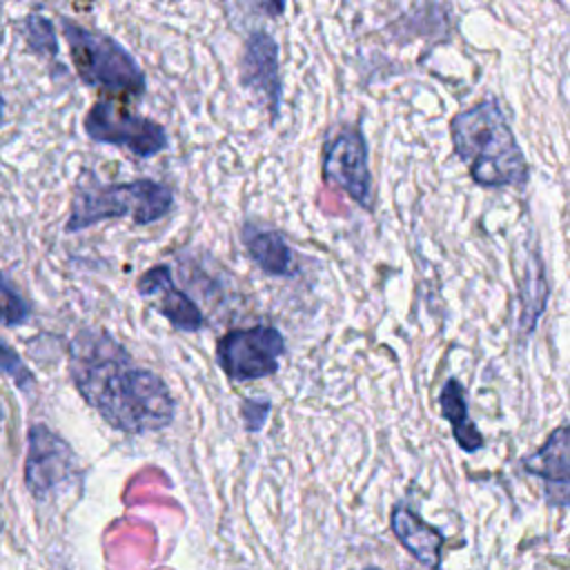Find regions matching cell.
I'll return each instance as SVG.
<instances>
[{
  "label": "cell",
  "mask_w": 570,
  "mask_h": 570,
  "mask_svg": "<svg viewBox=\"0 0 570 570\" xmlns=\"http://www.w3.org/2000/svg\"><path fill=\"white\" fill-rule=\"evenodd\" d=\"M283 334L272 325L229 330L216 343V363L232 381H254L278 372Z\"/></svg>",
  "instance_id": "obj_6"
},
{
  "label": "cell",
  "mask_w": 570,
  "mask_h": 570,
  "mask_svg": "<svg viewBox=\"0 0 570 570\" xmlns=\"http://www.w3.org/2000/svg\"><path fill=\"white\" fill-rule=\"evenodd\" d=\"M78 474V456L71 445L45 423H33L27 434L24 485L36 501L71 485Z\"/></svg>",
  "instance_id": "obj_7"
},
{
  "label": "cell",
  "mask_w": 570,
  "mask_h": 570,
  "mask_svg": "<svg viewBox=\"0 0 570 570\" xmlns=\"http://www.w3.org/2000/svg\"><path fill=\"white\" fill-rule=\"evenodd\" d=\"M521 465L543 479L548 505H570V425L554 428L537 452L521 459Z\"/></svg>",
  "instance_id": "obj_9"
},
{
  "label": "cell",
  "mask_w": 570,
  "mask_h": 570,
  "mask_svg": "<svg viewBox=\"0 0 570 570\" xmlns=\"http://www.w3.org/2000/svg\"><path fill=\"white\" fill-rule=\"evenodd\" d=\"M441 416L452 425L454 441L463 452H476L483 448V434L476 430L474 421L468 414L465 390L456 379H448L439 392Z\"/></svg>",
  "instance_id": "obj_14"
},
{
  "label": "cell",
  "mask_w": 570,
  "mask_h": 570,
  "mask_svg": "<svg viewBox=\"0 0 570 570\" xmlns=\"http://www.w3.org/2000/svg\"><path fill=\"white\" fill-rule=\"evenodd\" d=\"M240 82L265 100L272 120H276L281 107L278 45L267 31H254L245 40L240 58Z\"/></svg>",
  "instance_id": "obj_10"
},
{
  "label": "cell",
  "mask_w": 570,
  "mask_h": 570,
  "mask_svg": "<svg viewBox=\"0 0 570 570\" xmlns=\"http://www.w3.org/2000/svg\"><path fill=\"white\" fill-rule=\"evenodd\" d=\"M4 120V100H2V94H0V125Z\"/></svg>",
  "instance_id": "obj_21"
},
{
  "label": "cell",
  "mask_w": 570,
  "mask_h": 570,
  "mask_svg": "<svg viewBox=\"0 0 570 570\" xmlns=\"http://www.w3.org/2000/svg\"><path fill=\"white\" fill-rule=\"evenodd\" d=\"M546 301H548L546 269L539 254L532 252L525 265V278L521 283V318H519L521 334H530L534 330L539 316L546 309Z\"/></svg>",
  "instance_id": "obj_15"
},
{
  "label": "cell",
  "mask_w": 570,
  "mask_h": 570,
  "mask_svg": "<svg viewBox=\"0 0 570 570\" xmlns=\"http://www.w3.org/2000/svg\"><path fill=\"white\" fill-rule=\"evenodd\" d=\"M243 245L249 258L272 276H292L294 274V256L285 238L274 229H261L256 225H245L240 232Z\"/></svg>",
  "instance_id": "obj_13"
},
{
  "label": "cell",
  "mask_w": 570,
  "mask_h": 570,
  "mask_svg": "<svg viewBox=\"0 0 570 570\" xmlns=\"http://www.w3.org/2000/svg\"><path fill=\"white\" fill-rule=\"evenodd\" d=\"M136 289L140 296H158L156 309L171 323V327L180 332H198L205 325L200 307L178 285H174L171 269L167 265H154L147 269L138 278Z\"/></svg>",
  "instance_id": "obj_11"
},
{
  "label": "cell",
  "mask_w": 570,
  "mask_h": 570,
  "mask_svg": "<svg viewBox=\"0 0 570 570\" xmlns=\"http://www.w3.org/2000/svg\"><path fill=\"white\" fill-rule=\"evenodd\" d=\"M454 154L481 187H523L530 169L497 100L459 111L450 122Z\"/></svg>",
  "instance_id": "obj_2"
},
{
  "label": "cell",
  "mask_w": 570,
  "mask_h": 570,
  "mask_svg": "<svg viewBox=\"0 0 570 570\" xmlns=\"http://www.w3.org/2000/svg\"><path fill=\"white\" fill-rule=\"evenodd\" d=\"M272 403L267 399H243L240 401V419L247 432H258L267 416H269Z\"/></svg>",
  "instance_id": "obj_19"
},
{
  "label": "cell",
  "mask_w": 570,
  "mask_h": 570,
  "mask_svg": "<svg viewBox=\"0 0 570 570\" xmlns=\"http://www.w3.org/2000/svg\"><path fill=\"white\" fill-rule=\"evenodd\" d=\"M69 374L89 407L114 430L142 434L174 421L176 401L167 383L138 365L109 332L82 327L69 343Z\"/></svg>",
  "instance_id": "obj_1"
},
{
  "label": "cell",
  "mask_w": 570,
  "mask_h": 570,
  "mask_svg": "<svg viewBox=\"0 0 570 570\" xmlns=\"http://www.w3.org/2000/svg\"><path fill=\"white\" fill-rule=\"evenodd\" d=\"M85 131L91 140L125 147L138 158H151L167 149L169 138L160 122L118 107L111 100H98L85 116Z\"/></svg>",
  "instance_id": "obj_5"
},
{
  "label": "cell",
  "mask_w": 570,
  "mask_h": 570,
  "mask_svg": "<svg viewBox=\"0 0 570 570\" xmlns=\"http://www.w3.org/2000/svg\"><path fill=\"white\" fill-rule=\"evenodd\" d=\"M2 423H4V410H2V405H0V432H2Z\"/></svg>",
  "instance_id": "obj_22"
},
{
  "label": "cell",
  "mask_w": 570,
  "mask_h": 570,
  "mask_svg": "<svg viewBox=\"0 0 570 570\" xmlns=\"http://www.w3.org/2000/svg\"><path fill=\"white\" fill-rule=\"evenodd\" d=\"M20 33L27 42V47L45 58H56L58 56V40H56V31L49 18L40 16V13H27L20 20Z\"/></svg>",
  "instance_id": "obj_16"
},
{
  "label": "cell",
  "mask_w": 570,
  "mask_h": 570,
  "mask_svg": "<svg viewBox=\"0 0 570 570\" xmlns=\"http://www.w3.org/2000/svg\"><path fill=\"white\" fill-rule=\"evenodd\" d=\"M243 4L249 11L267 18H278L285 11V0H243Z\"/></svg>",
  "instance_id": "obj_20"
},
{
  "label": "cell",
  "mask_w": 570,
  "mask_h": 570,
  "mask_svg": "<svg viewBox=\"0 0 570 570\" xmlns=\"http://www.w3.org/2000/svg\"><path fill=\"white\" fill-rule=\"evenodd\" d=\"M323 176L365 209H372V176L367 147L358 129H343L334 136L323 156Z\"/></svg>",
  "instance_id": "obj_8"
},
{
  "label": "cell",
  "mask_w": 570,
  "mask_h": 570,
  "mask_svg": "<svg viewBox=\"0 0 570 570\" xmlns=\"http://www.w3.org/2000/svg\"><path fill=\"white\" fill-rule=\"evenodd\" d=\"M174 207V191L169 185L136 178L129 183L100 185L96 178L80 185L73 194L65 232H82L100 220L129 216L136 225H151L169 214Z\"/></svg>",
  "instance_id": "obj_3"
},
{
  "label": "cell",
  "mask_w": 570,
  "mask_h": 570,
  "mask_svg": "<svg viewBox=\"0 0 570 570\" xmlns=\"http://www.w3.org/2000/svg\"><path fill=\"white\" fill-rule=\"evenodd\" d=\"M60 27L69 45L76 73L87 87H100L125 96L145 94L147 80L140 65L116 38L87 29L67 16L60 18Z\"/></svg>",
  "instance_id": "obj_4"
},
{
  "label": "cell",
  "mask_w": 570,
  "mask_h": 570,
  "mask_svg": "<svg viewBox=\"0 0 570 570\" xmlns=\"http://www.w3.org/2000/svg\"><path fill=\"white\" fill-rule=\"evenodd\" d=\"M0 372L4 376H9L11 383L22 392H31L36 385V379H33L31 370L27 367V363L2 336H0Z\"/></svg>",
  "instance_id": "obj_18"
},
{
  "label": "cell",
  "mask_w": 570,
  "mask_h": 570,
  "mask_svg": "<svg viewBox=\"0 0 570 570\" xmlns=\"http://www.w3.org/2000/svg\"><path fill=\"white\" fill-rule=\"evenodd\" d=\"M392 532L401 541V546L425 568L441 566V548L443 534L428 521H423L414 510L407 505H396L390 519Z\"/></svg>",
  "instance_id": "obj_12"
},
{
  "label": "cell",
  "mask_w": 570,
  "mask_h": 570,
  "mask_svg": "<svg viewBox=\"0 0 570 570\" xmlns=\"http://www.w3.org/2000/svg\"><path fill=\"white\" fill-rule=\"evenodd\" d=\"M31 318V305L16 289L4 272H0V325L13 327Z\"/></svg>",
  "instance_id": "obj_17"
}]
</instances>
